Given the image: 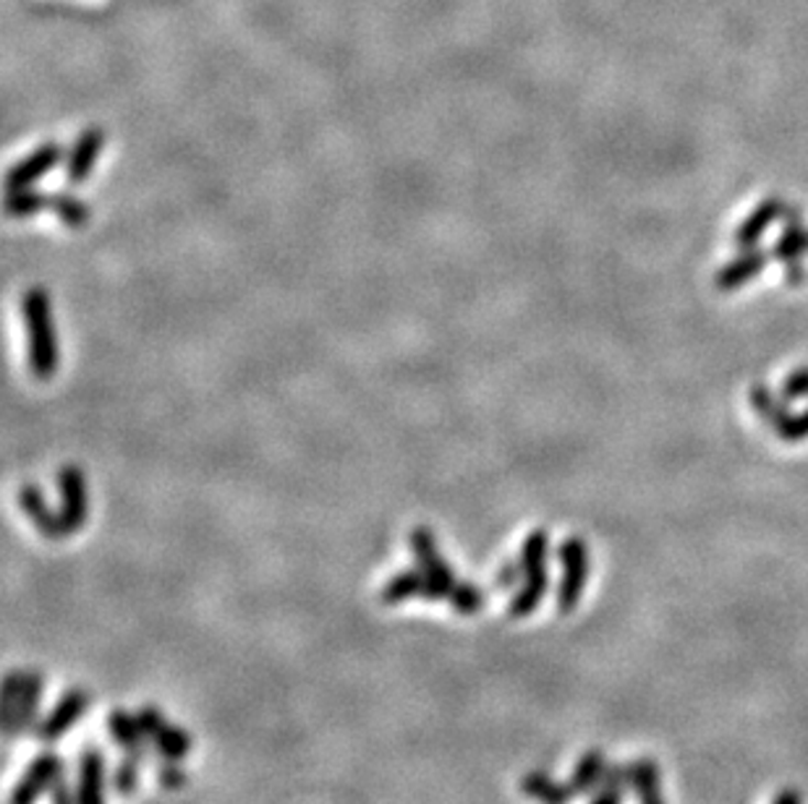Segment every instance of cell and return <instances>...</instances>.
<instances>
[{
  "label": "cell",
  "instance_id": "obj_1",
  "mask_svg": "<svg viewBox=\"0 0 808 804\" xmlns=\"http://www.w3.org/2000/svg\"><path fill=\"white\" fill-rule=\"evenodd\" d=\"M518 562L524 568V583L507 601V617L511 619L532 617L549 593V585H553V580H549V533L545 528H536L524 538Z\"/></svg>",
  "mask_w": 808,
  "mask_h": 804
},
{
  "label": "cell",
  "instance_id": "obj_2",
  "mask_svg": "<svg viewBox=\"0 0 808 804\" xmlns=\"http://www.w3.org/2000/svg\"><path fill=\"white\" fill-rule=\"evenodd\" d=\"M22 313L30 338V372L37 382H47L58 368L53 306L45 288H30L22 298Z\"/></svg>",
  "mask_w": 808,
  "mask_h": 804
},
{
  "label": "cell",
  "instance_id": "obj_3",
  "mask_svg": "<svg viewBox=\"0 0 808 804\" xmlns=\"http://www.w3.org/2000/svg\"><path fill=\"white\" fill-rule=\"evenodd\" d=\"M45 676L37 669H13L3 680V703H0V722L6 737L37 729L40 703L45 697Z\"/></svg>",
  "mask_w": 808,
  "mask_h": 804
},
{
  "label": "cell",
  "instance_id": "obj_4",
  "mask_svg": "<svg viewBox=\"0 0 808 804\" xmlns=\"http://www.w3.org/2000/svg\"><path fill=\"white\" fill-rule=\"evenodd\" d=\"M411 554H414L416 568H422L424 577H427V593L424 601H448L456 591V585L461 583V577L456 575V570L450 568L448 559L443 557L440 547H437V538L429 528H414L408 536Z\"/></svg>",
  "mask_w": 808,
  "mask_h": 804
},
{
  "label": "cell",
  "instance_id": "obj_5",
  "mask_svg": "<svg viewBox=\"0 0 808 804\" xmlns=\"http://www.w3.org/2000/svg\"><path fill=\"white\" fill-rule=\"evenodd\" d=\"M557 559H560V583H557L555 601L557 612L570 614L581 601L583 591H587L589 575H591V554L589 543L578 536H568L566 541L557 547Z\"/></svg>",
  "mask_w": 808,
  "mask_h": 804
},
{
  "label": "cell",
  "instance_id": "obj_6",
  "mask_svg": "<svg viewBox=\"0 0 808 804\" xmlns=\"http://www.w3.org/2000/svg\"><path fill=\"white\" fill-rule=\"evenodd\" d=\"M144 737L150 739L152 750L163 760H184L194 750V737L181 726L171 724L157 705H142L137 711Z\"/></svg>",
  "mask_w": 808,
  "mask_h": 804
},
{
  "label": "cell",
  "instance_id": "obj_7",
  "mask_svg": "<svg viewBox=\"0 0 808 804\" xmlns=\"http://www.w3.org/2000/svg\"><path fill=\"white\" fill-rule=\"evenodd\" d=\"M89 705H92V695H89L87 690L81 687L66 690L64 695L55 701L53 708L45 713V718H40L37 729H34V737L45 745L58 742V739H64L66 734L87 716Z\"/></svg>",
  "mask_w": 808,
  "mask_h": 804
},
{
  "label": "cell",
  "instance_id": "obj_8",
  "mask_svg": "<svg viewBox=\"0 0 808 804\" xmlns=\"http://www.w3.org/2000/svg\"><path fill=\"white\" fill-rule=\"evenodd\" d=\"M66 773V763L58 752H40L30 766L24 768L22 779L17 781L9 796V804H37L40 796L51 794L55 781Z\"/></svg>",
  "mask_w": 808,
  "mask_h": 804
},
{
  "label": "cell",
  "instance_id": "obj_9",
  "mask_svg": "<svg viewBox=\"0 0 808 804\" xmlns=\"http://www.w3.org/2000/svg\"><path fill=\"white\" fill-rule=\"evenodd\" d=\"M58 494H61V522H64L66 538L79 533L89 520V488L85 473L76 465H66L58 473Z\"/></svg>",
  "mask_w": 808,
  "mask_h": 804
},
{
  "label": "cell",
  "instance_id": "obj_10",
  "mask_svg": "<svg viewBox=\"0 0 808 804\" xmlns=\"http://www.w3.org/2000/svg\"><path fill=\"white\" fill-rule=\"evenodd\" d=\"M108 758L97 745H85L76 763V804H108Z\"/></svg>",
  "mask_w": 808,
  "mask_h": 804
},
{
  "label": "cell",
  "instance_id": "obj_11",
  "mask_svg": "<svg viewBox=\"0 0 808 804\" xmlns=\"http://www.w3.org/2000/svg\"><path fill=\"white\" fill-rule=\"evenodd\" d=\"M793 217H798V209H790L783 199L762 201V205H758L754 212H751L741 222V228H738L735 246L741 251L758 249V243H762L766 230H769L772 225H777V222H783V220L785 222L793 220Z\"/></svg>",
  "mask_w": 808,
  "mask_h": 804
},
{
  "label": "cell",
  "instance_id": "obj_12",
  "mask_svg": "<svg viewBox=\"0 0 808 804\" xmlns=\"http://www.w3.org/2000/svg\"><path fill=\"white\" fill-rule=\"evenodd\" d=\"M64 159V146L55 142L40 144L32 155H26L22 163H17L6 176V188L9 191H22V188H32L37 180H43L47 173L55 170V165Z\"/></svg>",
  "mask_w": 808,
  "mask_h": 804
},
{
  "label": "cell",
  "instance_id": "obj_13",
  "mask_svg": "<svg viewBox=\"0 0 808 804\" xmlns=\"http://www.w3.org/2000/svg\"><path fill=\"white\" fill-rule=\"evenodd\" d=\"M108 734H110V739H113V742L121 747L123 755H129V758L139 760L142 766L150 763L152 755H155V750H152V745H150V739L144 737L142 724H139L137 713L123 711V708L110 711Z\"/></svg>",
  "mask_w": 808,
  "mask_h": 804
},
{
  "label": "cell",
  "instance_id": "obj_14",
  "mask_svg": "<svg viewBox=\"0 0 808 804\" xmlns=\"http://www.w3.org/2000/svg\"><path fill=\"white\" fill-rule=\"evenodd\" d=\"M108 142V134L100 129V125H89L76 139L74 150L68 152V165H66V178L72 186L85 184V180L92 176V167L100 157L102 146Z\"/></svg>",
  "mask_w": 808,
  "mask_h": 804
},
{
  "label": "cell",
  "instance_id": "obj_15",
  "mask_svg": "<svg viewBox=\"0 0 808 804\" xmlns=\"http://www.w3.org/2000/svg\"><path fill=\"white\" fill-rule=\"evenodd\" d=\"M766 262H769V256H766L762 249L741 251V256L730 258V262L724 264L720 272H717V277H714L717 290L730 293V290L743 288L745 283H751V279H756L758 275H762Z\"/></svg>",
  "mask_w": 808,
  "mask_h": 804
},
{
  "label": "cell",
  "instance_id": "obj_16",
  "mask_svg": "<svg viewBox=\"0 0 808 804\" xmlns=\"http://www.w3.org/2000/svg\"><path fill=\"white\" fill-rule=\"evenodd\" d=\"M19 505H22L24 515L30 517L32 526L37 528L40 536L51 538V541L66 538L64 522H61V513H53L51 505H47L43 492H40L37 486H32V484L22 486V492H19Z\"/></svg>",
  "mask_w": 808,
  "mask_h": 804
},
{
  "label": "cell",
  "instance_id": "obj_17",
  "mask_svg": "<svg viewBox=\"0 0 808 804\" xmlns=\"http://www.w3.org/2000/svg\"><path fill=\"white\" fill-rule=\"evenodd\" d=\"M518 786L536 804H570L576 800V792L570 789V784H563V781L553 779L545 771H528L518 781Z\"/></svg>",
  "mask_w": 808,
  "mask_h": 804
},
{
  "label": "cell",
  "instance_id": "obj_18",
  "mask_svg": "<svg viewBox=\"0 0 808 804\" xmlns=\"http://www.w3.org/2000/svg\"><path fill=\"white\" fill-rule=\"evenodd\" d=\"M604 771H608V758H604V752L587 750L581 758H578L568 784L576 792V796H591L594 792H599V786H602Z\"/></svg>",
  "mask_w": 808,
  "mask_h": 804
},
{
  "label": "cell",
  "instance_id": "obj_19",
  "mask_svg": "<svg viewBox=\"0 0 808 804\" xmlns=\"http://www.w3.org/2000/svg\"><path fill=\"white\" fill-rule=\"evenodd\" d=\"M424 593H427V577H424L422 568H411L393 575L382 585L380 601L385 606H398L403 601L424 598Z\"/></svg>",
  "mask_w": 808,
  "mask_h": 804
},
{
  "label": "cell",
  "instance_id": "obj_20",
  "mask_svg": "<svg viewBox=\"0 0 808 804\" xmlns=\"http://www.w3.org/2000/svg\"><path fill=\"white\" fill-rule=\"evenodd\" d=\"M631 766V789L638 796V804H665L662 800L659 766L652 758H638Z\"/></svg>",
  "mask_w": 808,
  "mask_h": 804
},
{
  "label": "cell",
  "instance_id": "obj_21",
  "mask_svg": "<svg viewBox=\"0 0 808 804\" xmlns=\"http://www.w3.org/2000/svg\"><path fill=\"white\" fill-rule=\"evenodd\" d=\"M808 254V228L800 222V214L787 220V225L783 230V235L775 241V249H772V256L783 264H793L800 262Z\"/></svg>",
  "mask_w": 808,
  "mask_h": 804
},
{
  "label": "cell",
  "instance_id": "obj_22",
  "mask_svg": "<svg viewBox=\"0 0 808 804\" xmlns=\"http://www.w3.org/2000/svg\"><path fill=\"white\" fill-rule=\"evenodd\" d=\"M749 403H751V408L758 412V418H762V421L769 426L772 431H775L777 426L783 423L785 418L793 412L790 408H787V403L777 400V397L769 393V387H764V384H756V387H751Z\"/></svg>",
  "mask_w": 808,
  "mask_h": 804
},
{
  "label": "cell",
  "instance_id": "obj_23",
  "mask_svg": "<svg viewBox=\"0 0 808 804\" xmlns=\"http://www.w3.org/2000/svg\"><path fill=\"white\" fill-rule=\"evenodd\" d=\"M487 601H490L487 591L469 583V580H461V583L456 585V591H452V596L448 598V604L452 606V612L461 614V617H477V614L484 612Z\"/></svg>",
  "mask_w": 808,
  "mask_h": 804
},
{
  "label": "cell",
  "instance_id": "obj_24",
  "mask_svg": "<svg viewBox=\"0 0 808 804\" xmlns=\"http://www.w3.org/2000/svg\"><path fill=\"white\" fill-rule=\"evenodd\" d=\"M53 194H43V191H34V188H22V191H9V199H6V212L11 217H34L43 212L45 207H51Z\"/></svg>",
  "mask_w": 808,
  "mask_h": 804
},
{
  "label": "cell",
  "instance_id": "obj_25",
  "mask_svg": "<svg viewBox=\"0 0 808 804\" xmlns=\"http://www.w3.org/2000/svg\"><path fill=\"white\" fill-rule=\"evenodd\" d=\"M51 209L66 222L68 228H85L89 222V205L72 197V194H53Z\"/></svg>",
  "mask_w": 808,
  "mask_h": 804
},
{
  "label": "cell",
  "instance_id": "obj_26",
  "mask_svg": "<svg viewBox=\"0 0 808 804\" xmlns=\"http://www.w3.org/2000/svg\"><path fill=\"white\" fill-rule=\"evenodd\" d=\"M139 771H142V763L134 758H129V755H123L121 763H118L113 768V773H110V786L116 789V794L134 796L139 789V779H142Z\"/></svg>",
  "mask_w": 808,
  "mask_h": 804
},
{
  "label": "cell",
  "instance_id": "obj_27",
  "mask_svg": "<svg viewBox=\"0 0 808 804\" xmlns=\"http://www.w3.org/2000/svg\"><path fill=\"white\" fill-rule=\"evenodd\" d=\"M155 775H157V784L163 789H168V792H178V789H184L186 784H189V773L184 771L181 760H163V758H160V763L155 768Z\"/></svg>",
  "mask_w": 808,
  "mask_h": 804
},
{
  "label": "cell",
  "instance_id": "obj_28",
  "mask_svg": "<svg viewBox=\"0 0 808 804\" xmlns=\"http://www.w3.org/2000/svg\"><path fill=\"white\" fill-rule=\"evenodd\" d=\"M775 433L779 439H785L787 444H798L808 439V408L800 412H790V416L777 426Z\"/></svg>",
  "mask_w": 808,
  "mask_h": 804
},
{
  "label": "cell",
  "instance_id": "obj_29",
  "mask_svg": "<svg viewBox=\"0 0 808 804\" xmlns=\"http://www.w3.org/2000/svg\"><path fill=\"white\" fill-rule=\"evenodd\" d=\"M521 583H524V568H521V562L515 559V562H505L503 568H500L498 572H494L492 577V591H518Z\"/></svg>",
  "mask_w": 808,
  "mask_h": 804
},
{
  "label": "cell",
  "instance_id": "obj_30",
  "mask_svg": "<svg viewBox=\"0 0 808 804\" xmlns=\"http://www.w3.org/2000/svg\"><path fill=\"white\" fill-rule=\"evenodd\" d=\"M785 403H796V400H806L808 397V366L796 368V372L787 374V379L783 382V389H779Z\"/></svg>",
  "mask_w": 808,
  "mask_h": 804
},
{
  "label": "cell",
  "instance_id": "obj_31",
  "mask_svg": "<svg viewBox=\"0 0 808 804\" xmlns=\"http://www.w3.org/2000/svg\"><path fill=\"white\" fill-rule=\"evenodd\" d=\"M51 804H76V784L68 779V771L51 789Z\"/></svg>",
  "mask_w": 808,
  "mask_h": 804
},
{
  "label": "cell",
  "instance_id": "obj_32",
  "mask_svg": "<svg viewBox=\"0 0 808 804\" xmlns=\"http://www.w3.org/2000/svg\"><path fill=\"white\" fill-rule=\"evenodd\" d=\"M623 794L625 789H612V786H602L599 792L591 794L589 804H623Z\"/></svg>",
  "mask_w": 808,
  "mask_h": 804
},
{
  "label": "cell",
  "instance_id": "obj_33",
  "mask_svg": "<svg viewBox=\"0 0 808 804\" xmlns=\"http://www.w3.org/2000/svg\"><path fill=\"white\" fill-rule=\"evenodd\" d=\"M772 804H804V794L798 789H783Z\"/></svg>",
  "mask_w": 808,
  "mask_h": 804
},
{
  "label": "cell",
  "instance_id": "obj_34",
  "mask_svg": "<svg viewBox=\"0 0 808 804\" xmlns=\"http://www.w3.org/2000/svg\"><path fill=\"white\" fill-rule=\"evenodd\" d=\"M785 277H787V283H790V285H800L806 279V269L800 267V262H793V264H787Z\"/></svg>",
  "mask_w": 808,
  "mask_h": 804
}]
</instances>
